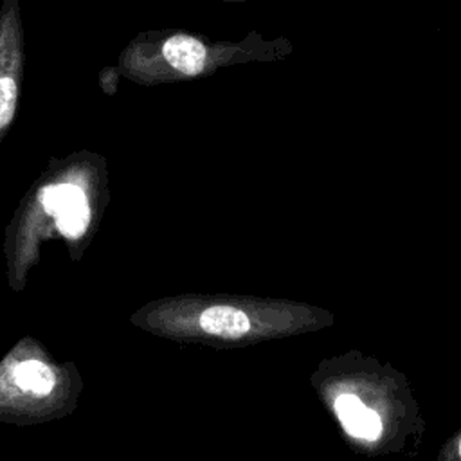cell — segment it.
Wrapping results in <instances>:
<instances>
[{
	"instance_id": "8",
	"label": "cell",
	"mask_w": 461,
	"mask_h": 461,
	"mask_svg": "<svg viewBox=\"0 0 461 461\" xmlns=\"http://www.w3.org/2000/svg\"><path fill=\"white\" fill-rule=\"evenodd\" d=\"M214 2H229V4H241V2H254V0H214Z\"/></svg>"
},
{
	"instance_id": "3",
	"label": "cell",
	"mask_w": 461,
	"mask_h": 461,
	"mask_svg": "<svg viewBox=\"0 0 461 461\" xmlns=\"http://www.w3.org/2000/svg\"><path fill=\"white\" fill-rule=\"evenodd\" d=\"M25 70V38L20 0L0 5V142L7 135L20 103Z\"/></svg>"
},
{
	"instance_id": "9",
	"label": "cell",
	"mask_w": 461,
	"mask_h": 461,
	"mask_svg": "<svg viewBox=\"0 0 461 461\" xmlns=\"http://www.w3.org/2000/svg\"><path fill=\"white\" fill-rule=\"evenodd\" d=\"M457 454H459V459H461V438H459V441H457Z\"/></svg>"
},
{
	"instance_id": "2",
	"label": "cell",
	"mask_w": 461,
	"mask_h": 461,
	"mask_svg": "<svg viewBox=\"0 0 461 461\" xmlns=\"http://www.w3.org/2000/svg\"><path fill=\"white\" fill-rule=\"evenodd\" d=\"M92 155L77 153L74 160L68 162V171L40 185L36 200L41 209L54 218L58 230L65 236H81L90 221V198L85 187L88 178L85 167L88 166Z\"/></svg>"
},
{
	"instance_id": "7",
	"label": "cell",
	"mask_w": 461,
	"mask_h": 461,
	"mask_svg": "<svg viewBox=\"0 0 461 461\" xmlns=\"http://www.w3.org/2000/svg\"><path fill=\"white\" fill-rule=\"evenodd\" d=\"M119 81H121V74L117 70V65L113 67H104L99 74V85L103 88L104 94L108 95H113L117 92V86H119Z\"/></svg>"
},
{
	"instance_id": "6",
	"label": "cell",
	"mask_w": 461,
	"mask_h": 461,
	"mask_svg": "<svg viewBox=\"0 0 461 461\" xmlns=\"http://www.w3.org/2000/svg\"><path fill=\"white\" fill-rule=\"evenodd\" d=\"M14 382L18 387L36 393V394H47L54 389L56 375L54 371L40 362V360H25L14 367Z\"/></svg>"
},
{
	"instance_id": "4",
	"label": "cell",
	"mask_w": 461,
	"mask_h": 461,
	"mask_svg": "<svg viewBox=\"0 0 461 461\" xmlns=\"http://www.w3.org/2000/svg\"><path fill=\"white\" fill-rule=\"evenodd\" d=\"M333 412L344 432L358 441H376L384 434V421L376 409L355 393H340L333 398Z\"/></svg>"
},
{
	"instance_id": "1",
	"label": "cell",
	"mask_w": 461,
	"mask_h": 461,
	"mask_svg": "<svg viewBox=\"0 0 461 461\" xmlns=\"http://www.w3.org/2000/svg\"><path fill=\"white\" fill-rule=\"evenodd\" d=\"M292 52L288 38L267 40L259 31H249L240 41H227L185 31L149 29L126 43L117 58V70L139 86H158L207 77L232 65L281 61Z\"/></svg>"
},
{
	"instance_id": "5",
	"label": "cell",
	"mask_w": 461,
	"mask_h": 461,
	"mask_svg": "<svg viewBox=\"0 0 461 461\" xmlns=\"http://www.w3.org/2000/svg\"><path fill=\"white\" fill-rule=\"evenodd\" d=\"M200 328L220 339H241L250 330L245 312L232 306H211L200 315Z\"/></svg>"
}]
</instances>
